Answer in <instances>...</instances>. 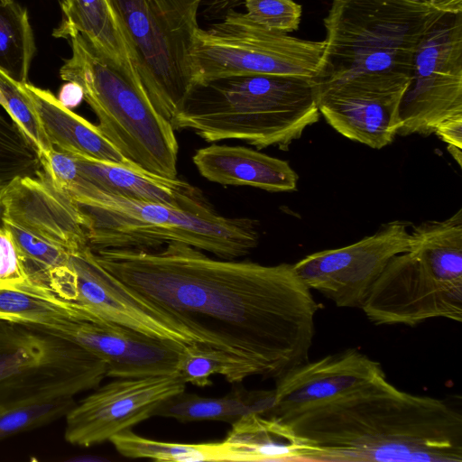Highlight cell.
<instances>
[{
    "mask_svg": "<svg viewBox=\"0 0 462 462\" xmlns=\"http://www.w3.org/2000/svg\"><path fill=\"white\" fill-rule=\"evenodd\" d=\"M94 254L125 287L204 331L256 375L277 379L309 360L319 306L292 264L216 259L179 242Z\"/></svg>",
    "mask_w": 462,
    "mask_h": 462,
    "instance_id": "cell-1",
    "label": "cell"
},
{
    "mask_svg": "<svg viewBox=\"0 0 462 462\" xmlns=\"http://www.w3.org/2000/svg\"><path fill=\"white\" fill-rule=\"evenodd\" d=\"M281 420L308 446V461L462 462L461 413L386 377Z\"/></svg>",
    "mask_w": 462,
    "mask_h": 462,
    "instance_id": "cell-2",
    "label": "cell"
},
{
    "mask_svg": "<svg viewBox=\"0 0 462 462\" xmlns=\"http://www.w3.org/2000/svg\"><path fill=\"white\" fill-rule=\"evenodd\" d=\"M319 116L313 80L250 75L195 84L171 125L207 142L240 140L286 151Z\"/></svg>",
    "mask_w": 462,
    "mask_h": 462,
    "instance_id": "cell-3",
    "label": "cell"
},
{
    "mask_svg": "<svg viewBox=\"0 0 462 462\" xmlns=\"http://www.w3.org/2000/svg\"><path fill=\"white\" fill-rule=\"evenodd\" d=\"M66 191L84 217L93 251L151 250L179 242L233 260L248 254L259 242L258 224L252 218L226 217L214 209L190 212L128 199L97 189L81 175Z\"/></svg>",
    "mask_w": 462,
    "mask_h": 462,
    "instance_id": "cell-4",
    "label": "cell"
},
{
    "mask_svg": "<svg viewBox=\"0 0 462 462\" xmlns=\"http://www.w3.org/2000/svg\"><path fill=\"white\" fill-rule=\"evenodd\" d=\"M443 14L429 0H332L313 81L355 77L410 81L417 48Z\"/></svg>",
    "mask_w": 462,
    "mask_h": 462,
    "instance_id": "cell-5",
    "label": "cell"
},
{
    "mask_svg": "<svg viewBox=\"0 0 462 462\" xmlns=\"http://www.w3.org/2000/svg\"><path fill=\"white\" fill-rule=\"evenodd\" d=\"M68 40L71 55L60 67V76L80 87L104 136L132 164L177 178L174 129L157 112L141 81L116 69L80 33Z\"/></svg>",
    "mask_w": 462,
    "mask_h": 462,
    "instance_id": "cell-6",
    "label": "cell"
},
{
    "mask_svg": "<svg viewBox=\"0 0 462 462\" xmlns=\"http://www.w3.org/2000/svg\"><path fill=\"white\" fill-rule=\"evenodd\" d=\"M203 0H109L132 43L141 82L170 123L194 85L189 60Z\"/></svg>",
    "mask_w": 462,
    "mask_h": 462,
    "instance_id": "cell-7",
    "label": "cell"
},
{
    "mask_svg": "<svg viewBox=\"0 0 462 462\" xmlns=\"http://www.w3.org/2000/svg\"><path fill=\"white\" fill-rule=\"evenodd\" d=\"M324 49V40L309 41L271 31L245 13L230 11L208 29L197 28L189 60L194 85L250 75L314 80Z\"/></svg>",
    "mask_w": 462,
    "mask_h": 462,
    "instance_id": "cell-8",
    "label": "cell"
},
{
    "mask_svg": "<svg viewBox=\"0 0 462 462\" xmlns=\"http://www.w3.org/2000/svg\"><path fill=\"white\" fill-rule=\"evenodd\" d=\"M457 116H462V13L443 14L417 48L398 134L427 136Z\"/></svg>",
    "mask_w": 462,
    "mask_h": 462,
    "instance_id": "cell-9",
    "label": "cell"
},
{
    "mask_svg": "<svg viewBox=\"0 0 462 462\" xmlns=\"http://www.w3.org/2000/svg\"><path fill=\"white\" fill-rule=\"evenodd\" d=\"M410 223L393 220L371 236L339 248L309 254L292 264L310 288L341 308H362L389 261L410 247Z\"/></svg>",
    "mask_w": 462,
    "mask_h": 462,
    "instance_id": "cell-10",
    "label": "cell"
},
{
    "mask_svg": "<svg viewBox=\"0 0 462 462\" xmlns=\"http://www.w3.org/2000/svg\"><path fill=\"white\" fill-rule=\"evenodd\" d=\"M69 264L75 277L74 302L86 310L153 338L221 349L214 338L180 316L125 287L97 262L89 245L70 254Z\"/></svg>",
    "mask_w": 462,
    "mask_h": 462,
    "instance_id": "cell-11",
    "label": "cell"
},
{
    "mask_svg": "<svg viewBox=\"0 0 462 462\" xmlns=\"http://www.w3.org/2000/svg\"><path fill=\"white\" fill-rule=\"evenodd\" d=\"M375 325L416 326L427 319L462 321V283L439 279L410 252L393 257L362 308Z\"/></svg>",
    "mask_w": 462,
    "mask_h": 462,
    "instance_id": "cell-12",
    "label": "cell"
},
{
    "mask_svg": "<svg viewBox=\"0 0 462 462\" xmlns=\"http://www.w3.org/2000/svg\"><path fill=\"white\" fill-rule=\"evenodd\" d=\"M185 387L177 373L116 378L68 411L65 439L80 447L109 441L115 435L153 417L163 401Z\"/></svg>",
    "mask_w": 462,
    "mask_h": 462,
    "instance_id": "cell-13",
    "label": "cell"
},
{
    "mask_svg": "<svg viewBox=\"0 0 462 462\" xmlns=\"http://www.w3.org/2000/svg\"><path fill=\"white\" fill-rule=\"evenodd\" d=\"M313 83L320 115L343 136L381 149L398 134L400 106L410 82L355 77Z\"/></svg>",
    "mask_w": 462,
    "mask_h": 462,
    "instance_id": "cell-14",
    "label": "cell"
},
{
    "mask_svg": "<svg viewBox=\"0 0 462 462\" xmlns=\"http://www.w3.org/2000/svg\"><path fill=\"white\" fill-rule=\"evenodd\" d=\"M3 226L72 254L88 245L84 217L75 199L42 171L15 178L1 195Z\"/></svg>",
    "mask_w": 462,
    "mask_h": 462,
    "instance_id": "cell-15",
    "label": "cell"
},
{
    "mask_svg": "<svg viewBox=\"0 0 462 462\" xmlns=\"http://www.w3.org/2000/svg\"><path fill=\"white\" fill-rule=\"evenodd\" d=\"M386 377L381 365L355 348L302 363L276 379L268 416L283 420L348 395Z\"/></svg>",
    "mask_w": 462,
    "mask_h": 462,
    "instance_id": "cell-16",
    "label": "cell"
},
{
    "mask_svg": "<svg viewBox=\"0 0 462 462\" xmlns=\"http://www.w3.org/2000/svg\"><path fill=\"white\" fill-rule=\"evenodd\" d=\"M107 376L105 361L80 346L58 337L39 364L0 382V403L73 398Z\"/></svg>",
    "mask_w": 462,
    "mask_h": 462,
    "instance_id": "cell-17",
    "label": "cell"
},
{
    "mask_svg": "<svg viewBox=\"0 0 462 462\" xmlns=\"http://www.w3.org/2000/svg\"><path fill=\"white\" fill-rule=\"evenodd\" d=\"M72 155L82 178L106 193L190 212L214 209L202 191L185 180L160 176L134 164H117Z\"/></svg>",
    "mask_w": 462,
    "mask_h": 462,
    "instance_id": "cell-18",
    "label": "cell"
},
{
    "mask_svg": "<svg viewBox=\"0 0 462 462\" xmlns=\"http://www.w3.org/2000/svg\"><path fill=\"white\" fill-rule=\"evenodd\" d=\"M192 162L202 177L220 185L270 192L297 189L298 174L286 161L251 148L213 143L197 150Z\"/></svg>",
    "mask_w": 462,
    "mask_h": 462,
    "instance_id": "cell-19",
    "label": "cell"
},
{
    "mask_svg": "<svg viewBox=\"0 0 462 462\" xmlns=\"http://www.w3.org/2000/svg\"><path fill=\"white\" fill-rule=\"evenodd\" d=\"M60 8L55 38L80 33L116 69L141 81L135 52L109 0H61Z\"/></svg>",
    "mask_w": 462,
    "mask_h": 462,
    "instance_id": "cell-20",
    "label": "cell"
},
{
    "mask_svg": "<svg viewBox=\"0 0 462 462\" xmlns=\"http://www.w3.org/2000/svg\"><path fill=\"white\" fill-rule=\"evenodd\" d=\"M51 146L59 151L117 164H132L97 125L74 113L51 91L21 82Z\"/></svg>",
    "mask_w": 462,
    "mask_h": 462,
    "instance_id": "cell-21",
    "label": "cell"
},
{
    "mask_svg": "<svg viewBox=\"0 0 462 462\" xmlns=\"http://www.w3.org/2000/svg\"><path fill=\"white\" fill-rule=\"evenodd\" d=\"M232 425L223 440L230 462L308 461V446L276 417L252 412Z\"/></svg>",
    "mask_w": 462,
    "mask_h": 462,
    "instance_id": "cell-22",
    "label": "cell"
},
{
    "mask_svg": "<svg viewBox=\"0 0 462 462\" xmlns=\"http://www.w3.org/2000/svg\"><path fill=\"white\" fill-rule=\"evenodd\" d=\"M87 314L79 304L51 292L0 289V321L67 339Z\"/></svg>",
    "mask_w": 462,
    "mask_h": 462,
    "instance_id": "cell-23",
    "label": "cell"
},
{
    "mask_svg": "<svg viewBox=\"0 0 462 462\" xmlns=\"http://www.w3.org/2000/svg\"><path fill=\"white\" fill-rule=\"evenodd\" d=\"M273 402V391L239 389L223 397H203L184 390L163 401L153 417L171 418L180 422L218 420L233 424L252 412L267 416Z\"/></svg>",
    "mask_w": 462,
    "mask_h": 462,
    "instance_id": "cell-24",
    "label": "cell"
},
{
    "mask_svg": "<svg viewBox=\"0 0 462 462\" xmlns=\"http://www.w3.org/2000/svg\"><path fill=\"white\" fill-rule=\"evenodd\" d=\"M408 252L442 281L462 283V209L444 220L414 226Z\"/></svg>",
    "mask_w": 462,
    "mask_h": 462,
    "instance_id": "cell-25",
    "label": "cell"
},
{
    "mask_svg": "<svg viewBox=\"0 0 462 462\" xmlns=\"http://www.w3.org/2000/svg\"><path fill=\"white\" fill-rule=\"evenodd\" d=\"M36 51L27 9L14 0L0 1V69L18 82H27Z\"/></svg>",
    "mask_w": 462,
    "mask_h": 462,
    "instance_id": "cell-26",
    "label": "cell"
},
{
    "mask_svg": "<svg viewBox=\"0 0 462 462\" xmlns=\"http://www.w3.org/2000/svg\"><path fill=\"white\" fill-rule=\"evenodd\" d=\"M109 441L118 453L129 458L165 462L228 461L223 441L201 444L165 442L139 436L132 430L115 435Z\"/></svg>",
    "mask_w": 462,
    "mask_h": 462,
    "instance_id": "cell-27",
    "label": "cell"
},
{
    "mask_svg": "<svg viewBox=\"0 0 462 462\" xmlns=\"http://www.w3.org/2000/svg\"><path fill=\"white\" fill-rule=\"evenodd\" d=\"M177 374L187 383L205 387L212 384L210 377L220 374L229 383H241L256 375L254 367L225 350L203 344L185 346L180 354Z\"/></svg>",
    "mask_w": 462,
    "mask_h": 462,
    "instance_id": "cell-28",
    "label": "cell"
},
{
    "mask_svg": "<svg viewBox=\"0 0 462 462\" xmlns=\"http://www.w3.org/2000/svg\"><path fill=\"white\" fill-rule=\"evenodd\" d=\"M0 334V382L42 362L51 353L58 337L28 329Z\"/></svg>",
    "mask_w": 462,
    "mask_h": 462,
    "instance_id": "cell-29",
    "label": "cell"
},
{
    "mask_svg": "<svg viewBox=\"0 0 462 462\" xmlns=\"http://www.w3.org/2000/svg\"><path fill=\"white\" fill-rule=\"evenodd\" d=\"M75 403L73 398L0 403V440L66 416Z\"/></svg>",
    "mask_w": 462,
    "mask_h": 462,
    "instance_id": "cell-30",
    "label": "cell"
},
{
    "mask_svg": "<svg viewBox=\"0 0 462 462\" xmlns=\"http://www.w3.org/2000/svg\"><path fill=\"white\" fill-rule=\"evenodd\" d=\"M42 171L35 148L18 127L0 114V182L27 176Z\"/></svg>",
    "mask_w": 462,
    "mask_h": 462,
    "instance_id": "cell-31",
    "label": "cell"
},
{
    "mask_svg": "<svg viewBox=\"0 0 462 462\" xmlns=\"http://www.w3.org/2000/svg\"><path fill=\"white\" fill-rule=\"evenodd\" d=\"M0 91L5 101L3 108L12 122L35 148L39 157L46 154L53 147L44 133L32 103L23 91L21 82L1 69Z\"/></svg>",
    "mask_w": 462,
    "mask_h": 462,
    "instance_id": "cell-32",
    "label": "cell"
},
{
    "mask_svg": "<svg viewBox=\"0 0 462 462\" xmlns=\"http://www.w3.org/2000/svg\"><path fill=\"white\" fill-rule=\"evenodd\" d=\"M245 14L257 24L290 33L299 29L302 7L293 0H245Z\"/></svg>",
    "mask_w": 462,
    "mask_h": 462,
    "instance_id": "cell-33",
    "label": "cell"
},
{
    "mask_svg": "<svg viewBox=\"0 0 462 462\" xmlns=\"http://www.w3.org/2000/svg\"><path fill=\"white\" fill-rule=\"evenodd\" d=\"M0 289L51 292L32 282L24 267L19 249L10 232L3 226L1 217Z\"/></svg>",
    "mask_w": 462,
    "mask_h": 462,
    "instance_id": "cell-34",
    "label": "cell"
},
{
    "mask_svg": "<svg viewBox=\"0 0 462 462\" xmlns=\"http://www.w3.org/2000/svg\"><path fill=\"white\" fill-rule=\"evenodd\" d=\"M441 141L448 143V151L461 167L462 162V116H452L441 122L435 129Z\"/></svg>",
    "mask_w": 462,
    "mask_h": 462,
    "instance_id": "cell-35",
    "label": "cell"
},
{
    "mask_svg": "<svg viewBox=\"0 0 462 462\" xmlns=\"http://www.w3.org/2000/svg\"><path fill=\"white\" fill-rule=\"evenodd\" d=\"M60 101L69 107V106H76L83 99V93L79 85L73 82H67V84L63 85L60 97H58Z\"/></svg>",
    "mask_w": 462,
    "mask_h": 462,
    "instance_id": "cell-36",
    "label": "cell"
},
{
    "mask_svg": "<svg viewBox=\"0 0 462 462\" xmlns=\"http://www.w3.org/2000/svg\"><path fill=\"white\" fill-rule=\"evenodd\" d=\"M438 11L444 14L462 13V0H429Z\"/></svg>",
    "mask_w": 462,
    "mask_h": 462,
    "instance_id": "cell-37",
    "label": "cell"
},
{
    "mask_svg": "<svg viewBox=\"0 0 462 462\" xmlns=\"http://www.w3.org/2000/svg\"><path fill=\"white\" fill-rule=\"evenodd\" d=\"M6 183H1L0 182V217L2 215V210H3V207H2V202H1V195H2V192H3V189H4V187Z\"/></svg>",
    "mask_w": 462,
    "mask_h": 462,
    "instance_id": "cell-38",
    "label": "cell"
},
{
    "mask_svg": "<svg viewBox=\"0 0 462 462\" xmlns=\"http://www.w3.org/2000/svg\"><path fill=\"white\" fill-rule=\"evenodd\" d=\"M4 104H5V101H4V97L0 91V106L3 107L4 106Z\"/></svg>",
    "mask_w": 462,
    "mask_h": 462,
    "instance_id": "cell-39",
    "label": "cell"
},
{
    "mask_svg": "<svg viewBox=\"0 0 462 462\" xmlns=\"http://www.w3.org/2000/svg\"><path fill=\"white\" fill-rule=\"evenodd\" d=\"M0 1H8V0H0Z\"/></svg>",
    "mask_w": 462,
    "mask_h": 462,
    "instance_id": "cell-40",
    "label": "cell"
}]
</instances>
